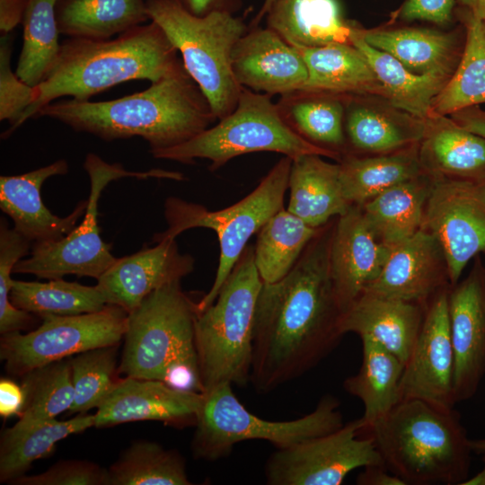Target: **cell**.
I'll return each instance as SVG.
<instances>
[{
	"instance_id": "6",
	"label": "cell",
	"mask_w": 485,
	"mask_h": 485,
	"mask_svg": "<svg viewBox=\"0 0 485 485\" xmlns=\"http://www.w3.org/2000/svg\"><path fill=\"white\" fill-rule=\"evenodd\" d=\"M146 7L150 21L181 53L217 120L232 112L242 88L232 70V52L249 28L243 18L227 12L196 16L175 0H146Z\"/></svg>"
},
{
	"instance_id": "14",
	"label": "cell",
	"mask_w": 485,
	"mask_h": 485,
	"mask_svg": "<svg viewBox=\"0 0 485 485\" xmlns=\"http://www.w3.org/2000/svg\"><path fill=\"white\" fill-rule=\"evenodd\" d=\"M422 228L443 251L450 285L485 252V182L433 178Z\"/></svg>"
},
{
	"instance_id": "21",
	"label": "cell",
	"mask_w": 485,
	"mask_h": 485,
	"mask_svg": "<svg viewBox=\"0 0 485 485\" xmlns=\"http://www.w3.org/2000/svg\"><path fill=\"white\" fill-rule=\"evenodd\" d=\"M194 259L180 252L175 239L156 242L153 247L118 258L97 280L107 304L130 313L157 288L181 280L194 269Z\"/></svg>"
},
{
	"instance_id": "46",
	"label": "cell",
	"mask_w": 485,
	"mask_h": 485,
	"mask_svg": "<svg viewBox=\"0 0 485 485\" xmlns=\"http://www.w3.org/2000/svg\"><path fill=\"white\" fill-rule=\"evenodd\" d=\"M107 468L87 460H61L43 472L22 475L12 485H106Z\"/></svg>"
},
{
	"instance_id": "49",
	"label": "cell",
	"mask_w": 485,
	"mask_h": 485,
	"mask_svg": "<svg viewBox=\"0 0 485 485\" xmlns=\"http://www.w3.org/2000/svg\"><path fill=\"white\" fill-rule=\"evenodd\" d=\"M185 10L196 16H205L214 12L235 13L242 6V0H175Z\"/></svg>"
},
{
	"instance_id": "8",
	"label": "cell",
	"mask_w": 485,
	"mask_h": 485,
	"mask_svg": "<svg viewBox=\"0 0 485 485\" xmlns=\"http://www.w3.org/2000/svg\"><path fill=\"white\" fill-rule=\"evenodd\" d=\"M292 159L283 156L265 175L258 186L237 203L225 208L209 211L204 206L171 197L164 202L165 231L156 234V242L176 237L192 228L213 230L218 238L220 255L214 282L198 302V313L211 305L240 259L250 238L265 223L284 208L285 194Z\"/></svg>"
},
{
	"instance_id": "39",
	"label": "cell",
	"mask_w": 485,
	"mask_h": 485,
	"mask_svg": "<svg viewBox=\"0 0 485 485\" xmlns=\"http://www.w3.org/2000/svg\"><path fill=\"white\" fill-rule=\"evenodd\" d=\"M9 298L15 307L40 318L93 313L107 305L96 285L85 286L63 278L48 282L13 279Z\"/></svg>"
},
{
	"instance_id": "54",
	"label": "cell",
	"mask_w": 485,
	"mask_h": 485,
	"mask_svg": "<svg viewBox=\"0 0 485 485\" xmlns=\"http://www.w3.org/2000/svg\"><path fill=\"white\" fill-rule=\"evenodd\" d=\"M483 455V468L474 476L465 480L461 485H485V454Z\"/></svg>"
},
{
	"instance_id": "40",
	"label": "cell",
	"mask_w": 485,
	"mask_h": 485,
	"mask_svg": "<svg viewBox=\"0 0 485 485\" xmlns=\"http://www.w3.org/2000/svg\"><path fill=\"white\" fill-rule=\"evenodd\" d=\"M21 378L24 402L12 429L29 428L70 410L75 397L70 357L34 368Z\"/></svg>"
},
{
	"instance_id": "28",
	"label": "cell",
	"mask_w": 485,
	"mask_h": 485,
	"mask_svg": "<svg viewBox=\"0 0 485 485\" xmlns=\"http://www.w3.org/2000/svg\"><path fill=\"white\" fill-rule=\"evenodd\" d=\"M318 154L292 159L287 210L312 227L319 228L352 207L345 198L340 164Z\"/></svg>"
},
{
	"instance_id": "42",
	"label": "cell",
	"mask_w": 485,
	"mask_h": 485,
	"mask_svg": "<svg viewBox=\"0 0 485 485\" xmlns=\"http://www.w3.org/2000/svg\"><path fill=\"white\" fill-rule=\"evenodd\" d=\"M57 0H28L22 19V48L15 74L31 86L42 83L56 64L61 44Z\"/></svg>"
},
{
	"instance_id": "45",
	"label": "cell",
	"mask_w": 485,
	"mask_h": 485,
	"mask_svg": "<svg viewBox=\"0 0 485 485\" xmlns=\"http://www.w3.org/2000/svg\"><path fill=\"white\" fill-rule=\"evenodd\" d=\"M13 37L2 34L0 40V120L10 128L3 137L10 136L21 126V120L35 98V86L24 83L11 69Z\"/></svg>"
},
{
	"instance_id": "19",
	"label": "cell",
	"mask_w": 485,
	"mask_h": 485,
	"mask_svg": "<svg viewBox=\"0 0 485 485\" xmlns=\"http://www.w3.org/2000/svg\"><path fill=\"white\" fill-rule=\"evenodd\" d=\"M203 393L170 387L160 380L119 379L94 414V427L154 420L175 428L196 424Z\"/></svg>"
},
{
	"instance_id": "9",
	"label": "cell",
	"mask_w": 485,
	"mask_h": 485,
	"mask_svg": "<svg viewBox=\"0 0 485 485\" xmlns=\"http://www.w3.org/2000/svg\"><path fill=\"white\" fill-rule=\"evenodd\" d=\"M340 401L323 396L309 414L287 421L263 419L250 412L233 392L231 384L203 392L191 451L196 459L216 461L247 440H265L278 449L333 432L343 423Z\"/></svg>"
},
{
	"instance_id": "36",
	"label": "cell",
	"mask_w": 485,
	"mask_h": 485,
	"mask_svg": "<svg viewBox=\"0 0 485 485\" xmlns=\"http://www.w3.org/2000/svg\"><path fill=\"white\" fill-rule=\"evenodd\" d=\"M457 15L465 42L454 74L432 104V115L449 116L467 107L485 103V22L461 7Z\"/></svg>"
},
{
	"instance_id": "18",
	"label": "cell",
	"mask_w": 485,
	"mask_h": 485,
	"mask_svg": "<svg viewBox=\"0 0 485 485\" xmlns=\"http://www.w3.org/2000/svg\"><path fill=\"white\" fill-rule=\"evenodd\" d=\"M450 286L441 246L421 228L392 249L380 274L364 292L427 306Z\"/></svg>"
},
{
	"instance_id": "41",
	"label": "cell",
	"mask_w": 485,
	"mask_h": 485,
	"mask_svg": "<svg viewBox=\"0 0 485 485\" xmlns=\"http://www.w3.org/2000/svg\"><path fill=\"white\" fill-rule=\"evenodd\" d=\"M190 484L182 456L156 442H134L107 468L106 485Z\"/></svg>"
},
{
	"instance_id": "53",
	"label": "cell",
	"mask_w": 485,
	"mask_h": 485,
	"mask_svg": "<svg viewBox=\"0 0 485 485\" xmlns=\"http://www.w3.org/2000/svg\"><path fill=\"white\" fill-rule=\"evenodd\" d=\"M456 3L485 22V0H456Z\"/></svg>"
},
{
	"instance_id": "44",
	"label": "cell",
	"mask_w": 485,
	"mask_h": 485,
	"mask_svg": "<svg viewBox=\"0 0 485 485\" xmlns=\"http://www.w3.org/2000/svg\"><path fill=\"white\" fill-rule=\"evenodd\" d=\"M32 242L10 228L5 219L0 221V333L1 335L29 329L35 322L33 314L15 307L9 294L15 264L30 253Z\"/></svg>"
},
{
	"instance_id": "33",
	"label": "cell",
	"mask_w": 485,
	"mask_h": 485,
	"mask_svg": "<svg viewBox=\"0 0 485 485\" xmlns=\"http://www.w3.org/2000/svg\"><path fill=\"white\" fill-rule=\"evenodd\" d=\"M362 364L357 375L347 378L344 389L363 403L360 418L364 430L387 415L401 401L403 363L379 343L361 340Z\"/></svg>"
},
{
	"instance_id": "29",
	"label": "cell",
	"mask_w": 485,
	"mask_h": 485,
	"mask_svg": "<svg viewBox=\"0 0 485 485\" xmlns=\"http://www.w3.org/2000/svg\"><path fill=\"white\" fill-rule=\"evenodd\" d=\"M308 72L302 90L338 95L375 96L386 93L361 51L353 44L295 47Z\"/></svg>"
},
{
	"instance_id": "23",
	"label": "cell",
	"mask_w": 485,
	"mask_h": 485,
	"mask_svg": "<svg viewBox=\"0 0 485 485\" xmlns=\"http://www.w3.org/2000/svg\"><path fill=\"white\" fill-rule=\"evenodd\" d=\"M426 307L420 304L364 292L342 314L340 329L344 335L379 343L405 365L417 340Z\"/></svg>"
},
{
	"instance_id": "51",
	"label": "cell",
	"mask_w": 485,
	"mask_h": 485,
	"mask_svg": "<svg viewBox=\"0 0 485 485\" xmlns=\"http://www.w3.org/2000/svg\"><path fill=\"white\" fill-rule=\"evenodd\" d=\"M449 117L460 127L485 138V110L479 105L464 108Z\"/></svg>"
},
{
	"instance_id": "2",
	"label": "cell",
	"mask_w": 485,
	"mask_h": 485,
	"mask_svg": "<svg viewBox=\"0 0 485 485\" xmlns=\"http://www.w3.org/2000/svg\"><path fill=\"white\" fill-rule=\"evenodd\" d=\"M40 116L105 141L140 137L150 151L182 144L217 120L182 61L142 92L105 101L62 100L43 107Z\"/></svg>"
},
{
	"instance_id": "1",
	"label": "cell",
	"mask_w": 485,
	"mask_h": 485,
	"mask_svg": "<svg viewBox=\"0 0 485 485\" xmlns=\"http://www.w3.org/2000/svg\"><path fill=\"white\" fill-rule=\"evenodd\" d=\"M336 217L322 226L292 269L263 283L255 313L250 382L269 392L315 366L338 344L342 312L331 275Z\"/></svg>"
},
{
	"instance_id": "3",
	"label": "cell",
	"mask_w": 485,
	"mask_h": 485,
	"mask_svg": "<svg viewBox=\"0 0 485 485\" xmlns=\"http://www.w3.org/2000/svg\"><path fill=\"white\" fill-rule=\"evenodd\" d=\"M177 53L153 21L112 40L69 38L61 43L57 60L45 80L35 86L34 101L21 125L59 97L90 101L94 94L128 81L156 82L181 63Z\"/></svg>"
},
{
	"instance_id": "34",
	"label": "cell",
	"mask_w": 485,
	"mask_h": 485,
	"mask_svg": "<svg viewBox=\"0 0 485 485\" xmlns=\"http://www.w3.org/2000/svg\"><path fill=\"white\" fill-rule=\"evenodd\" d=\"M60 34L108 40L149 19L146 0H57Z\"/></svg>"
},
{
	"instance_id": "43",
	"label": "cell",
	"mask_w": 485,
	"mask_h": 485,
	"mask_svg": "<svg viewBox=\"0 0 485 485\" xmlns=\"http://www.w3.org/2000/svg\"><path fill=\"white\" fill-rule=\"evenodd\" d=\"M118 345L96 348L70 357L74 401L69 415L98 409L119 380L115 379Z\"/></svg>"
},
{
	"instance_id": "26",
	"label": "cell",
	"mask_w": 485,
	"mask_h": 485,
	"mask_svg": "<svg viewBox=\"0 0 485 485\" xmlns=\"http://www.w3.org/2000/svg\"><path fill=\"white\" fill-rule=\"evenodd\" d=\"M364 40L384 51L417 75L450 79L458 66L463 49L457 34L427 28L402 27L365 30Z\"/></svg>"
},
{
	"instance_id": "16",
	"label": "cell",
	"mask_w": 485,
	"mask_h": 485,
	"mask_svg": "<svg viewBox=\"0 0 485 485\" xmlns=\"http://www.w3.org/2000/svg\"><path fill=\"white\" fill-rule=\"evenodd\" d=\"M448 313L456 403L473 397L485 375V265L480 255L467 277L450 286Z\"/></svg>"
},
{
	"instance_id": "25",
	"label": "cell",
	"mask_w": 485,
	"mask_h": 485,
	"mask_svg": "<svg viewBox=\"0 0 485 485\" xmlns=\"http://www.w3.org/2000/svg\"><path fill=\"white\" fill-rule=\"evenodd\" d=\"M419 157L424 173L432 178L485 182V138L449 116L427 119Z\"/></svg>"
},
{
	"instance_id": "24",
	"label": "cell",
	"mask_w": 485,
	"mask_h": 485,
	"mask_svg": "<svg viewBox=\"0 0 485 485\" xmlns=\"http://www.w3.org/2000/svg\"><path fill=\"white\" fill-rule=\"evenodd\" d=\"M364 96L345 95V133L349 148L379 154L395 152L422 140L427 119L387 105L364 100Z\"/></svg>"
},
{
	"instance_id": "5",
	"label": "cell",
	"mask_w": 485,
	"mask_h": 485,
	"mask_svg": "<svg viewBox=\"0 0 485 485\" xmlns=\"http://www.w3.org/2000/svg\"><path fill=\"white\" fill-rule=\"evenodd\" d=\"M263 282L247 245L215 302L195 322V348L203 392L250 382L256 306Z\"/></svg>"
},
{
	"instance_id": "38",
	"label": "cell",
	"mask_w": 485,
	"mask_h": 485,
	"mask_svg": "<svg viewBox=\"0 0 485 485\" xmlns=\"http://www.w3.org/2000/svg\"><path fill=\"white\" fill-rule=\"evenodd\" d=\"M319 228L282 208L258 232L254 245V261L263 283H274L295 266Z\"/></svg>"
},
{
	"instance_id": "35",
	"label": "cell",
	"mask_w": 485,
	"mask_h": 485,
	"mask_svg": "<svg viewBox=\"0 0 485 485\" xmlns=\"http://www.w3.org/2000/svg\"><path fill=\"white\" fill-rule=\"evenodd\" d=\"M351 42L366 58L391 105L419 119H427L432 116L433 101L448 78L410 72L391 55L367 44L360 36L357 26Z\"/></svg>"
},
{
	"instance_id": "15",
	"label": "cell",
	"mask_w": 485,
	"mask_h": 485,
	"mask_svg": "<svg viewBox=\"0 0 485 485\" xmlns=\"http://www.w3.org/2000/svg\"><path fill=\"white\" fill-rule=\"evenodd\" d=\"M449 287L439 291L428 304L400 386L401 400L418 399L442 410H452L455 404Z\"/></svg>"
},
{
	"instance_id": "11",
	"label": "cell",
	"mask_w": 485,
	"mask_h": 485,
	"mask_svg": "<svg viewBox=\"0 0 485 485\" xmlns=\"http://www.w3.org/2000/svg\"><path fill=\"white\" fill-rule=\"evenodd\" d=\"M197 304L182 290L181 280L168 283L146 295L128 314L118 373L161 381L170 361L197 353Z\"/></svg>"
},
{
	"instance_id": "31",
	"label": "cell",
	"mask_w": 485,
	"mask_h": 485,
	"mask_svg": "<svg viewBox=\"0 0 485 485\" xmlns=\"http://www.w3.org/2000/svg\"><path fill=\"white\" fill-rule=\"evenodd\" d=\"M288 126L312 144L348 154L345 133V95L298 90L277 103Z\"/></svg>"
},
{
	"instance_id": "50",
	"label": "cell",
	"mask_w": 485,
	"mask_h": 485,
	"mask_svg": "<svg viewBox=\"0 0 485 485\" xmlns=\"http://www.w3.org/2000/svg\"><path fill=\"white\" fill-rule=\"evenodd\" d=\"M28 0H0V31L9 34L22 23Z\"/></svg>"
},
{
	"instance_id": "20",
	"label": "cell",
	"mask_w": 485,
	"mask_h": 485,
	"mask_svg": "<svg viewBox=\"0 0 485 485\" xmlns=\"http://www.w3.org/2000/svg\"><path fill=\"white\" fill-rule=\"evenodd\" d=\"M232 70L244 88L269 96L302 90L308 72L295 47L271 29L249 26L232 52Z\"/></svg>"
},
{
	"instance_id": "47",
	"label": "cell",
	"mask_w": 485,
	"mask_h": 485,
	"mask_svg": "<svg viewBox=\"0 0 485 485\" xmlns=\"http://www.w3.org/2000/svg\"><path fill=\"white\" fill-rule=\"evenodd\" d=\"M456 0H404L394 13L402 21H426L445 24L452 20Z\"/></svg>"
},
{
	"instance_id": "7",
	"label": "cell",
	"mask_w": 485,
	"mask_h": 485,
	"mask_svg": "<svg viewBox=\"0 0 485 485\" xmlns=\"http://www.w3.org/2000/svg\"><path fill=\"white\" fill-rule=\"evenodd\" d=\"M255 152H274L291 159L305 154L341 159L339 154L310 143L293 130L269 95L244 87L234 110L217 124L182 144L150 151L154 158L185 164L207 159L213 172L234 157Z\"/></svg>"
},
{
	"instance_id": "48",
	"label": "cell",
	"mask_w": 485,
	"mask_h": 485,
	"mask_svg": "<svg viewBox=\"0 0 485 485\" xmlns=\"http://www.w3.org/2000/svg\"><path fill=\"white\" fill-rule=\"evenodd\" d=\"M24 402V394L21 385L11 379L0 380V415L10 418L19 415Z\"/></svg>"
},
{
	"instance_id": "10",
	"label": "cell",
	"mask_w": 485,
	"mask_h": 485,
	"mask_svg": "<svg viewBox=\"0 0 485 485\" xmlns=\"http://www.w3.org/2000/svg\"><path fill=\"white\" fill-rule=\"evenodd\" d=\"M84 169L90 179V195L82 222L60 240L33 243L30 256L15 264L13 273L46 279L75 275L98 280L118 259L110 251L111 244L102 240L98 225V203L107 185L125 177L183 180L181 172L161 169L128 171L120 163H109L93 153L86 155Z\"/></svg>"
},
{
	"instance_id": "22",
	"label": "cell",
	"mask_w": 485,
	"mask_h": 485,
	"mask_svg": "<svg viewBox=\"0 0 485 485\" xmlns=\"http://www.w3.org/2000/svg\"><path fill=\"white\" fill-rule=\"evenodd\" d=\"M67 172V162L60 159L22 174L0 177V208L13 220V228L32 244L60 240L85 213L88 200L80 201L64 217L51 213L42 201L44 181Z\"/></svg>"
},
{
	"instance_id": "56",
	"label": "cell",
	"mask_w": 485,
	"mask_h": 485,
	"mask_svg": "<svg viewBox=\"0 0 485 485\" xmlns=\"http://www.w3.org/2000/svg\"><path fill=\"white\" fill-rule=\"evenodd\" d=\"M470 445L472 452L479 454H485V438L471 439Z\"/></svg>"
},
{
	"instance_id": "32",
	"label": "cell",
	"mask_w": 485,
	"mask_h": 485,
	"mask_svg": "<svg viewBox=\"0 0 485 485\" xmlns=\"http://www.w3.org/2000/svg\"><path fill=\"white\" fill-rule=\"evenodd\" d=\"M432 181L433 178L424 173L360 206L369 225L384 244L393 248L422 228Z\"/></svg>"
},
{
	"instance_id": "52",
	"label": "cell",
	"mask_w": 485,
	"mask_h": 485,
	"mask_svg": "<svg viewBox=\"0 0 485 485\" xmlns=\"http://www.w3.org/2000/svg\"><path fill=\"white\" fill-rule=\"evenodd\" d=\"M357 483L360 485H407L396 474L385 466H368L357 477Z\"/></svg>"
},
{
	"instance_id": "30",
	"label": "cell",
	"mask_w": 485,
	"mask_h": 485,
	"mask_svg": "<svg viewBox=\"0 0 485 485\" xmlns=\"http://www.w3.org/2000/svg\"><path fill=\"white\" fill-rule=\"evenodd\" d=\"M419 145L395 152L341 157L340 179L345 198L351 206H362L383 191L422 174Z\"/></svg>"
},
{
	"instance_id": "55",
	"label": "cell",
	"mask_w": 485,
	"mask_h": 485,
	"mask_svg": "<svg viewBox=\"0 0 485 485\" xmlns=\"http://www.w3.org/2000/svg\"><path fill=\"white\" fill-rule=\"evenodd\" d=\"M275 1L277 0H264L259 13L255 15L249 26H258Z\"/></svg>"
},
{
	"instance_id": "37",
	"label": "cell",
	"mask_w": 485,
	"mask_h": 485,
	"mask_svg": "<svg viewBox=\"0 0 485 485\" xmlns=\"http://www.w3.org/2000/svg\"><path fill=\"white\" fill-rule=\"evenodd\" d=\"M94 414L84 413L22 430L4 429L0 436V482L10 484L26 474L35 461L53 454L58 441L94 427Z\"/></svg>"
},
{
	"instance_id": "27",
	"label": "cell",
	"mask_w": 485,
	"mask_h": 485,
	"mask_svg": "<svg viewBox=\"0 0 485 485\" xmlns=\"http://www.w3.org/2000/svg\"><path fill=\"white\" fill-rule=\"evenodd\" d=\"M265 18L266 26L292 47L352 44L357 28L344 17L339 0H277Z\"/></svg>"
},
{
	"instance_id": "12",
	"label": "cell",
	"mask_w": 485,
	"mask_h": 485,
	"mask_svg": "<svg viewBox=\"0 0 485 485\" xmlns=\"http://www.w3.org/2000/svg\"><path fill=\"white\" fill-rule=\"evenodd\" d=\"M128 312L107 304L100 311L76 315H45L41 324L27 333L3 334L0 358L11 375L25 373L84 351L120 344Z\"/></svg>"
},
{
	"instance_id": "17",
	"label": "cell",
	"mask_w": 485,
	"mask_h": 485,
	"mask_svg": "<svg viewBox=\"0 0 485 485\" xmlns=\"http://www.w3.org/2000/svg\"><path fill=\"white\" fill-rule=\"evenodd\" d=\"M392 249L375 234L360 206L336 218L330 266L342 314L378 277Z\"/></svg>"
},
{
	"instance_id": "4",
	"label": "cell",
	"mask_w": 485,
	"mask_h": 485,
	"mask_svg": "<svg viewBox=\"0 0 485 485\" xmlns=\"http://www.w3.org/2000/svg\"><path fill=\"white\" fill-rule=\"evenodd\" d=\"M366 430L385 467L407 485H461L469 478L471 439L454 409L401 400Z\"/></svg>"
},
{
	"instance_id": "13",
	"label": "cell",
	"mask_w": 485,
	"mask_h": 485,
	"mask_svg": "<svg viewBox=\"0 0 485 485\" xmlns=\"http://www.w3.org/2000/svg\"><path fill=\"white\" fill-rule=\"evenodd\" d=\"M361 419L273 453L265 466L270 485H340L360 467L385 466L374 438H360Z\"/></svg>"
}]
</instances>
